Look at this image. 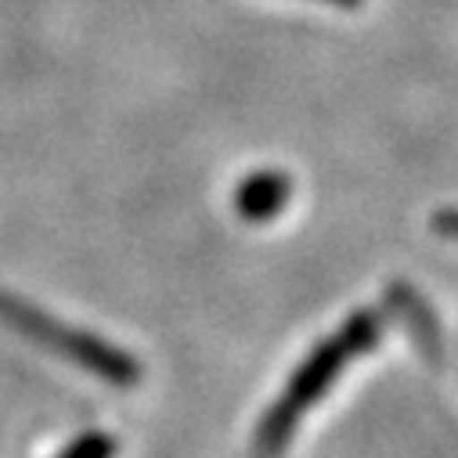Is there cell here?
Segmentation results:
<instances>
[{"instance_id":"1","label":"cell","mask_w":458,"mask_h":458,"mask_svg":"<svg viewBox=\"0 0 458 458\" xmlns=\"http://www.w3.org/2000/svg\"><path fill=\"white\" fill-rule=\"evenodd\" d=\"M383 339V314L379 310H354L339 332L325 335L318 347L296 365V372L289 376L285 390L278 394V401L264 411L260 426H257V451L264 458H275L289 447L300 419L332 390V383L343 376L354 358L372 354Z\"/></svg>"},{"instance_id":"2","label":"cell","mask_w":458,"mask_h":458,"mask_svg":"<svg viewBox=\"0 0 458 458\" xmlns=\"http://www.w3.org/2000/svg\"><path fill=\"white\" fill-rule=\"evenodd\" d=\"M0 325H8L22 339L37 343L40 351L65 358L69 365H80L87 376L116 386V390H134L141 383V361L134 354H127L123 347H116V343L98 332L58 321L55 314L40 310L37 303H30L22 296L0 293Z\"/></svg>"},{"instance_id":"3","label":"cell","mask_w":458,"mask_h":458,"mask_svg":"<svg viewBox=\"0 0 458 458\" xmlns=\"http://www.w3.org/2000/svg\"><path fill=\"white\" fill-rule=\"evenodd\" d=\"M293 199V181L282 170H257L239 181L235 188V213L250 224L275 220Z\"/></svg>"},{"instance_id":"4","label":"cell","mask_w":458,"mask_h":458,"mask_svg":"<svg viewBox=\"0 0 458 458\" xmlns=\"http://www.w3.org/2000/svg\"><path fill=\"white\" fill-rule=\"evenodd\" d=\"M120 440L105 433V429H87L83 437H76L72 444H65L58 451V458H116Z\"/></svg>"},{"instance_id":"5","label":"cell","mask_w":458,"mask_h":458,"mask_svg":"<svg viewBox=\"0 0 458 458\" xmlns=\"http://www.w3.org/2000/svg\"><path fill=\"white\" fill-rule=\"evenodd\" d=\"M433 232L444 235V239H451V242H458V209H440V213H433Z\"/></svg>"},{"instance_id":"6","label":"cell","mask_w":458,"mask_h":458,"mask_svg":"<svg viewBox=\"0 0 458 458\" xmlns=\"http://www.w3.org/2000/svg\"><path fill=\"white\" fill-rule=\"evenodd\" d=\"M321 4H332V8H347V12H354V8H361L365 0H321Z\"/></svg>"}]
</instances>
